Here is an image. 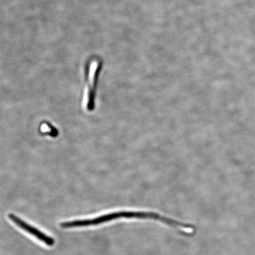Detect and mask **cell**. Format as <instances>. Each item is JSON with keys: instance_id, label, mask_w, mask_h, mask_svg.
<instances>
[{"instance_id": "obj_1", "label": "cell", "mask_w": 255, "mask_h": 255, "mask_svg": "<svg viewBox=\"0 0 255 255\" xmlns=\"http://www.w3.org/2000/svg\"><path fill=\"white\" fill-rule=\"evenodd\" d=\"M137 218V219H150L158 220L162 222L166 221V218L155 213L135 212H121L111 213L106 215L98 217L94 219L81 220L72 222H64L60 226L63 228H70L75 227H82L101 224V223L113 221V220L119 218Z\"/></svg>"}, {"instance_id": "obj_4", "label": "cell", "mask_w": 255, "mask_h": 255, "mask_svg": "<svg viewBox=\"0 0 255 255\" xmlns=\"http://www.w3.org/2000/svg\"><path fill=\"white\" fill-rule=\"evenodd\" d=\"M40 130L43 134L51 136H56L58 134V131H57L55 128L48 123H44L41 126Z\"/></svg>"}, {"instance_id": "obj_3", "label": "cell", "mask_w": 255, "mask_h": 255, "mask_svg": "<svg viewBox=\"0 0 255 255\" xmlns=\"http://www.w3.org/2000/svg\"><path fill=\"white\" fill-rule=\"evenodd\" d=\"M9 218L11 220L12 222L15 223L16 225L19 226L21 229H24V231L29 233L32 235L34 236L37 239H39L40 241L44 242L49 246H52L55 244V241L52 238H51L46 235L43 234V233L40 232L38 229L33 227V226L27 224V223L22 221L18 217L16 216L13 214H9L8 215Z\"/></svg>"}, {"instance_id": "obj_2", "label": "cell", "mask_w": 255, "mask_h": 255, "mask_svg": "<svg viewBox=\"0 0 255 255\" xmlns=\"http://www.w3.org/2000/svg\"><path fill=\"white\" fill-rule=\"evenodd\" d=\"M103 68V61L98 57H93L89 60L87 65V83L85 87L83 107L88 112L94 110L95 91L99 76Z\"/></svg>"}]
</instances>
